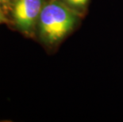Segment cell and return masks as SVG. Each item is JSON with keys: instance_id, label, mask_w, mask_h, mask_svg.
<instances>
[{"instance_id": "4", "label": "cell", "mask_w": 123, "mask_h": 122, "mask_svg": "<svg viewBox=\"0 0 123 122\" xmlns=\"http://www.w3.org/2000/svg\"><path fill=\"white\" fill-rule=\"evenodd\" d=\"M4 22H7V19L6 16L4 15L2 10L0 8V24H1V23H4Z\"/></svg>"}, {"instance_id": "5", "label": "cell", "mask_w": 123, "mask_h": 122, "mask_svg": "<svg viewBox=\"0 0 123 122\" xmlns=\"http://www.w3.org/2000/svg\"><path fill=\"white\" fill-rule=\"evenodd\" d=\"M10 0H0V2H2V3H6L8 2Z\"/></svg>"}, {"instance_id": "2", "label": "cell", "mask_w": 123, "mask_h": 122, "mask_svg": "<svg viewBox=\"0 0 123 122\" xmlns=\"http://www.w3.org/2000/svg\"><path fill=\"white\" fill-rule=\"evenodd\" d=\"M44 3V0H14L11 14L18 29L26 35L32 34Z\"/></svg>"}, {"instance_id": "1", "label": "cell", "mask_w": 123, "mask_h": 122, "mask_svg": "<svg viewBox=\"0 0 123 122\" xmlns=\"http://www.w3.org/2000/svg\"><path fill=\"white\" fill-rule=\"evenodd\" d=\"M77 14L61 0L44 3L37 22L39 37L44 44L53 45L61 41L76 23Z\"/></svg>"}, {"instance_id": "3", "label": "cell", "mask_w": 123, "mask_h": 122, "mask_svg": "<svg viewBox=\"0 0 123 122\" xmlns=\"http://www.w3.org/2000/svg\"><path fill=\"white\" fill-rule=\"evenodd\" d=\"M61 1L71 7L72 6L75 7V8H82L87 4L89 0H61Z\"/></svg>"}]
</instances>
